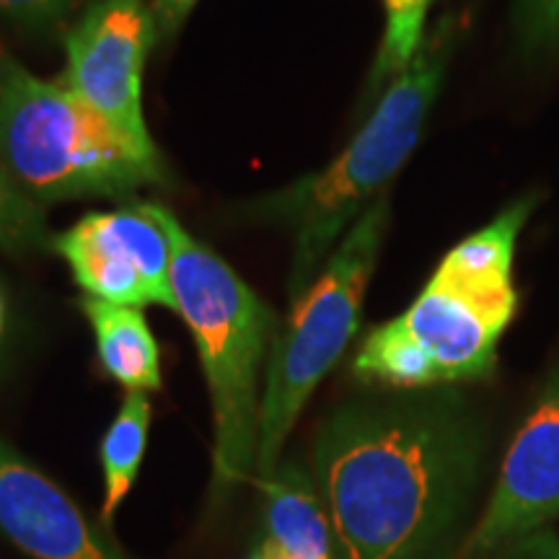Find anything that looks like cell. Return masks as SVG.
<instances>
[{
  "instance_id": "6da1fadb",
  "label": "cell",
  "mask_w": 559,
  "mask_h": 559,
  "mask_svg": "<svg viewBox=\"0 0 559 559\" xmlns=\"http://www.w3.org/2000/svg\"><path fill=\"white\" fill-rule=\"evenodd\" d=\"M479 464L477 423L449 394L334 407L311 451L334 559H456Z\"/></svg>"
},
{
  "instance_id": "7a4b0ae2",
  "label": "cell",
  "mask_w": 559,
  "mask_h": 559,
  "mask_svg": "<svg viewBox=\"0 0 559 559\" xmlns=\"http://www.w3.org/2000/svg\"><path fill=\"white\" fill-rule=\"evenodd\" d=\"M171 243L177 313L190 326L213 404V492L223 502L254 479L262 370L277 334L275 311L223 262L153 202Z\"/></svg>"
},
{
  "instance_id": "3957f363",
  "label": "cell",
  "mask_w": 559,
  "mask_h": 559,
  "mask_svg": "<svg viewBox=\"0 0 559 559\" xmlns=\"http://www.w3.org/2000/svg\"><path fill=\"white\" fill-rule=\"evenodd\" d=\"M453 21L443 19L419 47L417 58L396 75L358 135L319 174L247 205V218L280 223L293 230L290 300H298L330 260L340 236L360 218L370 200L407 164L423 135L453 50Z\"/></svg>"
},
{
  "instance_id": "277c9868",
  "label": "cell",
  "mask_w": 559,
  "mask_h": 559,
  "mask_svg": "<svg viewBox=\"0 0 559 559\" xmlns=\"http://www.w3.org/2000/svg\"><path fill=\"white\" fill-rule=\"evenodd\" d=\"M0 166L26 198H120L164 181L158 153L124 140L62 81H45L0 47Z\"/></svg>"
},
{
  "instance_id": "5b68a950",
  "label": "cell",
  "mask_w": 559,
  "mask_h": 559,
  "mask_svg": "<svg viewBox=\"0 0 559 559\" xmlns=\"http://www.w3.org/2000/svg\"><path fill=\"white\" fill-rule=\"evenodd\" d=\"M386 228L389 198L381 194L349 226L309 290L293 300L288 321L277 326L264 370L251 481L270 477L277 469L300 412L358 332L362 298L379 262Z\"/></svg>"
},
{
  "instance_id": "8992f818",
  "label": "cell",
  "mask_w": 559,
  "mask_h": 559,
  "mask_svg": "<svg viewBox=\"0 0 559 559\" xmlns=\"http://www.w3.org/2000/svg\"><path fill=\"white\" fill-rule=\"evenodd\" d=\"M515 309V288H479L438 267L402 317L368 334L353 373L400 391L481 379L498 362V342Z\"/></svg>"
},
{
  "instance_id": "52a82bcc",
  "label": "cell",
  "mask_w": 559,
  "mask_h": 559,
  "mask_svg": "<svg viewBox=\"0 0 559 559\" xmlns=\"http://www.w3.org/2000/svg\"><path fill=\"white\" fill-rule=\"evenodd\" d=\"M156 41L145 0H96L66 34L62 83L145 153H158L143 117V70Z\"/></svg>"
},
{
  "instance_id": "ba28073f",
  "label": "cell",
  "mask_w": 559,
  "mask_h": 559,
  "mask_svg": "<svg viewBox=\"0 0 559 559\" xmlns=\"http://www.w3.org/2000/svg\"><path fill=\"white\" fill-rule=\"evenodd\" d=\"M50 241L88 298L132 309L164 306L177 311L171 243L153 202L88 213Z\"/></svg>"
},
{
  "instance_id": "9c48e42d",
  "label": "cell",
  "mask_w": 559,
  "mask_h": 559,
  "mask_svg": "<svg viewBox=\"0 0 559 559\" xmlns=\"http://www.w3.org/2000/svg\"><path fill=\"white\" fill-rule=\"evenodd\" d=\"M559 515V370L502 459L498 485L456 559H492Z\"/></svg>"
},
{
  "instance_id": "30bf717a",
  "label": "cell",
  "mask_w": 559,
  "mask_h": 559,
  "mask_svg": "<svg viewBox=\"0 0 559 559\" xmlns=\"http://www.w3.org/2000/svg\"><path fill=\"white\" fill-rule=\"evenodd\" d=\"M0 534L29 559H138L3 436Z\"/></svg>"
},
{
  "instance_id": "8fae6325",
  "label": "cell",
  "mask_w": 559,
  "mask_h": 559,
  "mask_svg": "<svg viewBox=\"0 0 559 559\" xmlns=\"http://www.w3.org/2000/svg\"><path fill=\"white\" fill-rule=\"evenodd\" d=\"M262 498L264 542L298 559H334L330 515L313 472L298 456L283 459L270 477L251 481Z\"/></svg>"
},
{
  "instance_id": "7c38bea8",
  "label": "cell",
  "mask_w": 559,
  "mask_h": 559,
  "mask_svg": "<svg viewBox=\"0 0 559 559\" xmlns=\"http://www.w3.org/2000/svg\"><path fill=\"white\" fill-rule=\"evenodd\" d=\"M81 309L94 330L102 366L111 379L128 391H160L164 379L158 342L143 311L88 296L81 300Z\"/></svg>"
},
{
  "instance_id": "4fadbf2b",
  "label": "cell",
  "mask_w": 559,
  "mask_h": 559,
  "mask_svg": "<svg viewBox=\"0 0 559 559\" xmlns=\"http://www.w3.org/2000/svg\"><path fill=\"white\" fill-rule=\"evenodd\" d=\"M536 205H539L536 194L513 202L489 226L456 243L443 257L440 270H445L453 277L466 280V283L479 285V288H513L515 241H519L523 223L528 221Z\"/></svg>"
},
{
  "instance_id": "5bb4252c",
  "label": "cell",
  "mask_w": 559,
  "mask_h": 559,
  "mask_svg": "<svg viewBox=\"0 0 559 559\" xmlns=\"http://www.w3.org/2000/svg\"><path fill=\"white\" fill-rule=\"evenodd\" d=\"M151 430V400L145 391H128L120 412L102 438L104 502L102 521L111 526L117 510L135 485Z\"/></svg>"
},
{
  "instance_id": "9a60e30c",
  "label": "cell",
  "mask_w": 559,
  "mask_h": 559,
  "mask_svg": "<svg viewBox=\"0 0 559 559\" xmlns=\"http://www.w3.org/2000/svg\"><path fill=\"white\" fill-rule=\"evenodd\" d=\"M432 0H383L386 29L379 47V58L370 70V86L379 88L383 81L396 79L417 58L425 41V16Z\"/></svg>"
},
{
  "instance_id": "2e32d148",
  "label": "cell",
  "mask_w": 559,
  "mask_h": 559,
  "mask_svg": "<svg viewBox=\"0 0 559 559\" xmlns=\"http://www.w3.org/2000/svg\"><path fill=\"white\" fill-rule=\"evenodd\" d=\"M513 37L526 58H559V0H513Z\"/></svg>"
},
{
  "instance_id": "e0dca14e",
  "label": "cell",
  "mask_w": 559,
  "mask_h": 559,
  "mask_svg": "<svg viewBox=\"0 0 559 559\" xmlns=\"http://www.w3.org/2000/svg\"><path fill=\"white\" fill-rule=\"evenodd\" d=\"M45 241V218L26 194L0 198V249L21 251Z\"/></svg>"
},
{
  "instance_id": "ac0fdd59",
  "label": "cell",
  "mask_w": 559,
  "mask_h": 559,
  "mask_svg": "<svg viewBox=\"0 0 559 559\" xmlns=\"http://www.w3.org/2000/svg\"><path fill=\"white\" fill-rule=\"evenodd\" d=\"M83 5L86 0H0V19L26 32L41 34L66 26L68 19Z\"/></svg>"
},
{
  "instance_id": "d6986e66",
  "label": "cell",
  "mask_w": 559,
  "mask_h": 559,
  "mask_svg": "<svg viewBox=\"0 0 559 559\" xmlns=\"http://www.w3.org/2000/svg\"><path fill=\"white\" fill-rule=\"evenodd\" d=\"M194 3H198V0H153L151 11L153 19H156L158 39L174 37V34L181 29L187 16H190Z\"/></svg>"
},
{
  "instance_id": "ffe728a7",
  "label": "cell",
  "mask_w": 559,
  "mask_h": 559,
  "mask_svg": "<svg viewBox=\"0 0 559 559\" xmlns=\"http://www.w3.org/2000/svg\"><path fill=\"white\" fill-rule=\"evenodd\" d=\"M515 559H559V542L551 534L528 536L515 544Z\"/></svg>"
},
{
  "instance_id": "44dd1931",
  "label": "cell",
  "mask_w": 559,
  "mask_h": 559,
  "mask_svg": "<svg viewBox=\"0 0 559 559\" xmlns=\"http://www.w3.org/2000/svg\"><path fill=\"white\" fill-rule=\"evenodd\" d=\"M254 559H298V557H293L285 549L275 547V544H272V542H264L262 539V544L254 551Z\"/></svg>"
},
{
  "instance_id": "7402d4cb",
  "label": "cell",
  "mask_w": 559,
  "mask_h": 559,
  "mask_svg": "<svg viewBox=\"0 0 559 559\" xmlns=\"http://www.w3.org/2000/svg\"><path fill=\"white\" fill-rule=\"evenodd\" d=\"M3 326H5V304H3V296H0V337H3Z\"/></svg>"
}]
</instances>
